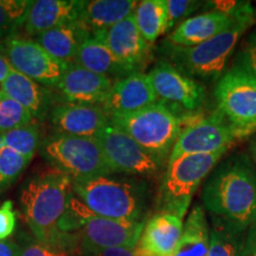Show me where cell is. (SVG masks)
Returning <instances> with one entry per match:
<instances>
[{
  "mask_svg": "<svg viewBox=\"0 0 256 256\" xmlns=\"http://www.w3.org/2000/svg\"><path fill=\"white\" fill-rule=\"evenodd\" d=\"M247 2H242L235 14L222 11H210L188 17L180 22L168 36V43L177 46H194L216 37L238 20L242 8Z\"/></svg>",
  "mask_w": 256,
  "mask_h": 256,
  "instance_id": "obj_18",
  "label": "cell"
},
{
  "mask_svg": "<svg viewBox=\"0 0 256 256\" xmlns=\"http://www.w3.org/2000/svg\"><path fill=\"white\" fill-rule=\"evenodd\" d=\"M226 151L183 156L168 162L160 186V212L171 214L183 220L198 188L209 177Z\"/></svg>",
  "mask_w": 256,
  "mask_h": 256,
  "instance_id": "obj_5",
  "label": "cell"
},
{
  "mask_svg": "<svg viewBox=\"0 0 256 256\" xmlns=\"http://www.w3.org/2000/svg\"><path fill=\"white\" fill-rule=\"evenodd\" d=\"M145 226L142 220H112L92 215L76 232L83 255L107 248H136Z\"/></svg>",
  "mask_w": 256,
  "mask_h": 256,
  "instance_id": "obj_11",
  "label": "cell"
},
{
  "mask_svg": "<svg viewBox=\"0 0 256 256\" xmlns=\"http://www.w3.org/2000/svg\"><path fill=\"white\" fill-rule=\"evenodd\" d=\"M110 122L126 132L159 165L170 158L182 132L177 115L160 102L134 113L113 115Z\"/></svg>",
  "mask_w": 256,
  "mask_h": 256,
  "instance_id": "obj_4",
  "label": "cell"
},
{
  "mask_svg": "<svg viewBox=\"0 0 256 256\" xmlns=\"http://www.w3.org/2000/svg\"><path fill=\"white\" fill-rule=\"evenodd\" d=\"M217 110L226 119L249 136L256 130V76L235 66L222 75L215 88Z\"/></svg>",
  "mask_w": 256,
  "mask_h": 256,
  "instance_id": "obj_8",
  "label": "cell"
},
{
  "mask_svg": "<svg viewBox=\"0 0 256 256\" xmlns=\"http://www.w3.org/2000/svg\"><path fill=\"white\" fill-rule=\"evenodd\" d=\"M92 34L80 22L64 24L37 36L40 46L58 60L74 63L81 44Z\"/></svg>",
  "mask_w": 256,
  "mask_h": 256,
  "instance_id": "obj_22",
  "label": "cell"
},
{
  "mask_svg": "<svg viewBox=\"0 0 256 256\" xmlns=\"http://www.w3.org/2000/svg\"><path fill=\"white\" fill-rule=\"evenodd\" d=\"M94 36L100 38L130 72H139L150 55V43L138 30L133 16Z\"/></svg>",
  "mask_w": 256,
  "mask_h": 256,
  "instance_id": "obj_14",
  "label": "cell"
},
{
  "mask_svg": "<svg viewBox=\"0 0 256 256\" xmlns=\"http://www.w3.org/2000/svg\"><path fill=\"white\" fill-rule=\"evenodd\" d=\"M42 152L58 172L76 180L107 177L113 174L95 138L58 133L44 144Z\"/></svg>",
  "mask_w": 256,
  "mask_h": 256,
  "instance_id": "obj_7",
  "label": "cell"
},
{
  "mask_svg": "<svg viewBox=\"0 0 256 256\" xmlns=\"http://www.w3.org/2000/svg\"><path fill=\"white\" fill-rule=\"evenodd\" d=\"M158 102L148 74L133 72L113 83V87L101 106L110 116L130 114Z\"/></svg>",
  "mask_w": 256,
  "mask_h": 256,
  "instance_id": "obj_15",
  "label": "cell"
},
{
  "mask_svg": "<svg viewBox=\"0 0 256 256\" xmlns=\"http://www.w3.org/2000/svg\"><path fill=\"white\" fill-rule=\"evenodd\" d=\"M96 139L113 174H152L160 166L126 132L112 122Z\"/></svg>",
  "mask_w": 256,
  "mask_h": 256,
  "instance_id": "obj_13",
  "label": "cell"
},
{
  "mask_svg": "<svg viewBox=\"0 0 256 256\" xmlns=\"http://www.w3.org/2000/svg\"><path fill=\"white\" fill-rule=\"evenodd\" d=\"M0 96H2V92H0Z\"/></svg>",
  "mask_w": 256,
  "mask_h": 256,
  "instance_id": "obj_42",
  "label": "cell"
},
{
  "mask_svg": "<svg viewBox=\"0 0 256 256\" xmlns=\"http://www.w3.org/2000/svg\"><path fill=\"white\" fill-rule=\"evenodd\" d=\"M20 256H70L66 252L54 249L48 246L42 244V243H34L28 244V247L22 249Z\"/></svg>",
  "mask_w": 256,
  "mask_h": 256,
  "instance_id": "obj_35",
  "label": "cell"
},
{
  "mask_svg": "<svg viewBox=\"0 0 256 256\" xmlns=\"http://www.w3.org/2000/svg\"><path fill=\"white\" fill-rule=\"evenodd\" d=\"M2 55L12 69L34 80L38 84L58 86L69 63L58 60L48 54L36 40L10 36L5 38Z\"/></svg>",
  "mask_w": 256,
  "mask_h": 256,
  "instance_id": "obj_10",
  "label": "cell"
},
{
  "mask_svg": "<svg viewBox=\"0 0 256 256\" xmlns=\"http://www.w3.org/2000/svg\"><path fill=\"white\" fill-rule=\"evenodd\" d=\"M254 14H255V19H256V8L254 10Z\"/></svg>",
  "mask_w": 256,
  "mask_h": 256,
  "instance_id": "obj_41",
  "label": "cell"
},
{
  "mask_svg": "<svg viewBox=\"0 0 256 256\" xmlns=\"http://www.w3.org/2000/svg\"><path fill=\"white\" fill-rule=\"evenodd\" d=\"M80 2L75 0H36L31 2L24 30L30 36H40L60 25L78 20Z\"/></svg>",
  "mask_w": 256,
  "mask_h": 256,
  "instance_id": "obj_20",
  "label": "cell"
},
{
  "mask_svg": "<svg viewBox=\"0 0 256 256\" xmlns=\"http://www.w3.org/2000/svg\"><path fill=\"white\" fill-rule=\"evenodd\" d=\"M6 96L18 102L34 116H43L48 108V95L46 90L23 74L12 69L8 78L2 83L0 89Z\"/></svg>",
  "mask_w": 256,
  "mask_h": 256,
  "instance_id": "obj_24",
  "label": "cell"
},
{
  "mask_svg": "<svg viewBox=\"0 0 256 256\" xmlns=\"http://www.w3.org/2000/svg\"><path fill=\"white\" fill-rule=\"evenodd\" d=\"M238 63L256 76V32L249 36L247 44L240 54Z\"/></svg>",
  "mask_w": 256,
  "mask_h": 256,
  "instance_id": "obj_34",
  "label": "cell"
},
{
  "mask_svg": "<svg viewBox=\"0 0 256 256\" xmlns=\"http://www.w3.org/2000/svg\"><path fill=\"white\" fill-rule=\"evenodd\" d=\"M57 87L70 104L102 106L110 95L113 81L78 64L69 63Z\"/></svg>",
  "mask_w": 256,
  "mask_h": 256,
  "instance_id": "obj_17",
  "label": "cell"
},
{
  "mask_svg": "<svg viewBox=\"0 0 256 256\" xmlns=\"http://www.w3.org/2000/svg\"><path fill=\"white\" fill-rule=\"evenodd\" d=\"M138 2L136 0L80 2L78 22L94 36L132 16Z\"/></svg>",
  "mask_w": 256,
  "mask_h": 256,
  "instance_id": "obj_21",
  "label": "cell"
},
{
  "mask_svg": "<svg viewBox=\"0 0 256 256\" xmlns=\"http://www.w3.org/2000/svg\"><path fill=\"white\" fill-rule=\"evenodd\" d=\"M74 63L92 72L107 76L112 81L113 78L119 81L133 74L116 60V57L98 36H90L83 42Z\"/></svg>",
  "mask_w": 256,
  "mask_h": 256,
  "instance_id": "obj_23",
  "label": "cell"
},
{
  "mask_svg": "<svg viewBox=\"0 0 256 256\" xmlns=\"http://www.w3.org/2000/svg\"><path fill=\"white\" fill-rule=\"evenodd\" d=\"M38 144H40L38 130L31 124L0 134V145L14 150L30 160L34 156Z\"/></svg>",
  "mask_w": 256,
  "mask_h": 256,
  "instance_id": "obj_28",
  "label": "cell"
},
{
  "mask_svg": "<svg viewBox=\"0 0 256 256\" xmlns=\"http://www.w3.org/2000/svg\"><path fill=\"white\" fill-rule=\"evenodd\" d=\"M51 122L60 134L96 139L110 122V116L101 106L69 102L54 108Z\"/></svg>",
  "mask_w": 256,
  "mask_h": 256,
  "instance_id": "obj_16",
  "label": "cell"
},
{
  "mask_svg": "<svg viewBox=\"0 0 256 256\" xmlns=\"http://www.w3.org/2000/svg\"><path fill=\"white\" fill-rule=\"evenodd\" d=\"M168 12V31L176 24H180L182 19L196 12L200 8V2L194 0H165Z\"/></svg>",
  "mask_w": 256,
  "mask_h": 256,
  "instance_id": "obj_32",
  "label": "cell"
},
{
  "mask_svg": "<svg viewBox=\"0 0 256 256\" xmlns=\"http://www.w3.org/2000/svg\"><path fill=\"white\" fill-rule=\"evenodd\" d=\"M250 153H252V156L254 158L255 162H256V136L254 138V140H252L250 144Z\"/></svg>",
  "mask_w": 256,
  "mask_h": 256,
  "instance_id": "obj_40",
  "label": "cell"
},
{
  "mask_svg": "<svg viewBox=\"0 0 256 256\" xmlns=\"http://www.w3.org/2000/svg\"><path fill=\"white\" fill-rule=\"evenodd\" d=\"M246 138L241 130L234 127L220 110L200 119L182 130L176 142L168 162L188 154H209L229 150L236 140Z\"/></svg>",
  "mask_w": 256,
  "mask_h": 256,
  "instance_id": "obj_9",
  "label": "cell"
},
{
  "mask_svg": "<svg viewBox=\"0 0 256 256\" xmlns=\"http://www.w3.org/2000/svg\"><path fill=\"white\" fill-rule=\"evenodd\" d=\"M254 22V8H252L250 2H247L242 8L238 20L216 37L188 48L168 43L171 64L191 78L220 80L240 38Z\"/></svg>",
  "mask_w": 256,
  "mask_h": 256,
  "instance_id": "obj_3",
  "label": "cell"
},
{
  "mask_svg": "<svg viewBox=\"0 0 256 256\" xmlns=\"http://www.w3.org/2000/svg\"><path fill=\"white\" fill-rule=\"evenodd\" d=\"M30 0H0V38L10 37L24 25Z\"/></svg>",
  "mask_w": 256,
  "mask_h": 256,
  "instance_id": "obj_29",
  "label": "cell"
},
{
  "mask_svg": "<svg viewBox=\"0 0 256 256\" xmlns=\"http://www.w3.org/2000/svg\"><path fill=\"white\" fill-rule=\"evenodd\" d=\"M138 30L152 44L168 31V12L165 0H144L138 2L133 12Z\"/></svg>",
  "mask_w": 256,
  "mask_h": 256,
  "instance_id": "obj_26",
  "label": "cell"
},
{
  "mask_svg": "<svg viewBox=\"0 0 256 256\" xmlns=\"http://www.w3.org/2000/svg\"><path fill=\"white\" fill-rule=\"evenodd\" d=\"M84 256H140L136 248H107L89 252Z\"/></svg>",
  "mask_w": 256,
  "mask_h": 256,
  "instance_id": "obj_36",
  "label": "cell"
},
{
  "mask_svg": "<svg viewBox=\"0 0 256 256\" xmlns=\"http://www.w3.org/2000/svg\"><path fill=\"white\" fill-rule=\"evenodd\" d=\"M210 230L209 256H240L247 232L235 229L223 220L214 218Z\"/></svg>",
  "mask_w": 256,
  "mask_h": 256,
  "instance_id": "obj_27",
  "label": "cell"
},
{
  "mask_svg": "<svg viewBox=\"0 0 256 256\" xmlns=\"http://www.w3.org/2000/svg\"><path fill=\"white\" fill-rule=\"evenodd\" d=\"M72 191L95 216L112 220H139L142 194L132 182L112 177L72 179Z\"/></svg>",
  "mask_w": 256,
  "mask_h": 256,
  "instance_id": "obj_6",
  "label": "cell"
},
{
  "mask_svg": "<svg viewBox=\"0 0 256 256\" xmlns=\"http://www.w3.org/2000/svg\"><path fill=\"white\" fill-rule=\"evenodd\" d=\"M2 92V90H0ZM32 115L23 106L16 102L2 92L0 96V133L31 124Z\"/></svg>",
  "mask_w": 256,
  "mask_h": 256,
  "instance_id": "obj_30",
  "label": "cell"
},
{
  "mask_svg": "<svg viewBox=\"0 0 256 256\" xmlns=\"http://www.w3.org/2000/svg\"><path fill=\"white\" fill-rule=\"evenodd\" d=\"M28 162L30 159L8 147L0 145V192L17 180Z\"/></svg>",
  "mask_w": 256,
  "mask_h": 256,
  "instance_id": "obj_31",
  "label": "cell"
},
{
  "mask_svg": "<svg viewBox=\"0 0 256 256\" xmlns=\"http://www.w3.org/2000/svg\"><path fill=\"white\" fill-rule=\"evenodd\" d=\"M0 134H2V133H0Z\"/></svg>",
  "mask_w": 256,
  "mask_h": 256,
  "instance_id": "obj_43",
  "label": "cell"
},
{
  "mask_svg": "<svg viewBox=\"0 0 256 256\" xmlns=\"http://www.w3.org/2000/svg\"><path fill=\"white\" fill-rule=\"evenodd\" d=\"M240 256H256V224L248 229Z\"/></svg>",
  "mask_w": 256,
  "mask_h": 256,
  "instance_id": "obj_37",
  "label": "cell"
},
{
  "mask_svg": "<svg viewBox=\"0 0 256 256\" xmlns=\"http://www.w3.org/2000/svg\"><path fill=\"white\" fill-rule=\"evenodd\" d=\"M22 249L12 241H0V256H20Z\"/></svg>",
  "mask_w": 256,
  "mask_h": 256,
  "instance_id": "obj_38",
  "label": "cell"
},
{
  "mask_svg": "<svg viewBox=\"0 0 256 256\" xmlns=\"http://www.w3.org/2000/svg\"><path fill=\"white\" fill-rule=\"evenodd\" d=\"M150 81L160 104H170L186 113L197 110L206 100V88L185 75L174 64L160 60L148 74Z\"/></svg>",
  "mask_w": 256,
  "mask_h": 256,
  "instance_id": "obj_12",
  "label": "cell"
},
{
  "mask_svg": "<svg viewBox=\"0 0 256 256\" xmlns=\"http://www.w3.org/2000/svg\"><path fill=\"white\" fill-rule=\"evenodd\" d=\"M183 220L159 212L144 226L136 250L140 256H172L183 232Z\"/></svg>",
  "mask_w": 256,
  "mask_h": 256,
  "instance_id": "obj_19",
  "label": "cell"
},
{
  "mask_svg": "<svg viewBox=\"0 0 256 256\" xmlns=\"http://www.w3.org/2000/svg\"><path fill=\"white\" fill-rule=\"evenodd\" d=\"M12 72L11 64L8 63V60H6V57L0 54V83H2L8 78L10 72Z\"/></svg>",
  "mask_w": 256,
  "mask_h": 256,
  "instance_id": "obj_39",
  "label": "cell"
},
{
  "mask_svg": "<svg viewBox=\"0 0 256 256\" xmlns=\"http://www.w3.org/2000/svg\"><path fill=\"white\" fill-rule=\"evenodd\" d=\"M17 216L14 210V203L6 200L0 206V241H5L14 232Z\"/></svg>",
  "mask_w": 256,
  "mask_h": 256,
  "instance_id": "obj_33",
  "label": "cell"
},
{
  "mask_svg": "<svg viewBox=\"0 0 256 256\" xmlns=\"http://www.w3.org/2000/svg\"><path fill=\"white\" fill-rule=\"evenodd\" d=\"M210 230L203 206L191 210L183 226L178 247L172 256H209Z\"/></svg>",
  "mask_w": 256,
  "mask_h": 256,
  "instance_id": "obj_25",
  "label": "cell"
},
{
  "mask_svg": "<svg viewBox=\"0 0 256 256\" xmlns=\"http://www.w3.org/2000/svg\"><path fill=\"white\" fill-rule=\"evenodd\" d=\"M72 192V178L58 171L34 178L22 191L25 220L42 244L60 250L72 243V236L58 229Z\"/></svg>",
  "mask_w": 256,
  "mask_h": 256,
  "instance_id": "obj_2",
  "label": "cell"
},
{
  "mask_svg": "<svg viewBox=\"0 0 256 256\" xmlns=\"http://www.w3.org/2000/svg\"><path fill=\"white\" fill-rule=\"evenodd\" d=\"M202 200L211 217L241 232L256 224V170L247 154L230 156L209 174Z\"/></svg>",
  "mask_w": 256,
  "mask_h": 256,
  "instance_id": "obj_1",
  "label": "cell"
}]
</instances>
